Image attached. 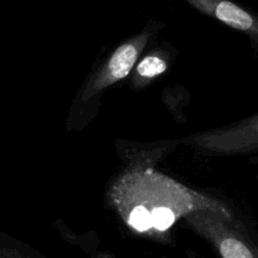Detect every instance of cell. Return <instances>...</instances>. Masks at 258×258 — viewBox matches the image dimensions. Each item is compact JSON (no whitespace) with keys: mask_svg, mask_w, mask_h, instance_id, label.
Returning a JSON list of instances; mask_svg holds the SVG:
<instances>
[{"mask_svg":"<svg viewBox=\"0 0 258 258\" xmlns=\"http://www.w3.org/2000/svg\"><path fill=\"white\" fill-rule=\"evenodd\" d=\"M186 219L194 230L212 243L222 258H258L257 249L232 232L215 212L198 210L186 215Z\"/></svg>","mask_w":258,"mask_h":258,"instance_id":"7a4b0ae2","label":"cell"},{"mask_svg":"<svg viewBox=\"0 0 258 258\" xmlns=\"http://www.w3.org/2000/svg\"><path fill=\"white\" fill-rule=\"evenodd\" d=\"M166 69H167V63L161 57L147 56L140 62L137 73L141 78L152 79L165 73Z\"/></svg>","mask_w":258,"mask_h":258,"instance_id":"5b68a950","label":"cell"},{"mask_svg":"<svg viewBox=\"0 0 258 258\" xmlns=\"http://www.w3.org/2000/svg\"><path fill=\"white\" fill-rule=\"evenodd\" d=\"M138 43H140V39L128 42L114 52L113 56L109 59L108 64H106V68L104 69L101 75L94 84V90H101V89L106 88L108 85H111L116 81L123 80L124 78L129 75L131 70L135 66L138 52H140Z\"/></svg>","mask_w":258,"mask_h":258,"instance_id":"277c9868","label":"cell"},{"mask_svg":"<svg viewBox=\"0 0 258 258\" xmlns=\"http://www.w3.org/2000/svg\"><path fill=\"white\" fill-rule=\"evenodd\" d=\"M113 200L137 232H165L177 217L198 210L215 212L218 208L215 202L152 171L124 176L114 187Z\"/></svg>","mask_w":258,"mask_h":258,"instance_id":"6da1fadb","label":"cell"},{"mask_svg":"<svg viewBox=\"0 0 258 258\" xmlns=\"http://www.w3.org/2000/svg\"><path fill=\"white\" fill-rule=\"evenodd\" d=\"M195 9L222 23L248 33H258V18L232 0H185Z\"/></svg>","mask_w":258,"mask_h":258,"instance_id":"3957f363","label":"cell"}]
</instances>
